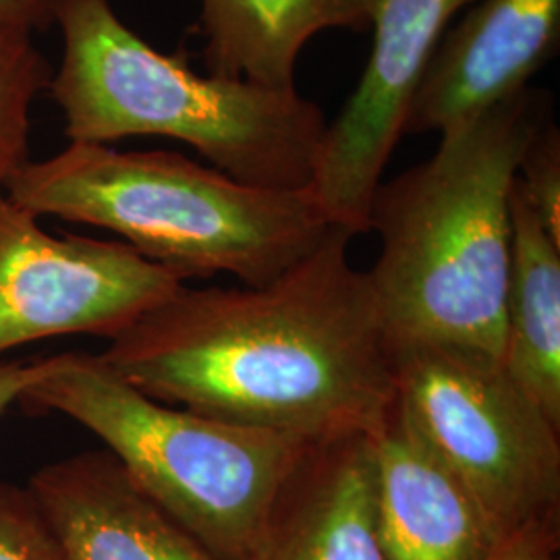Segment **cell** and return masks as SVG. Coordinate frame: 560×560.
<instances>
[{
  "mask_svg": "<svg viewBox=\"0 0 560 560\" xmlns=\"http://www.w3.org/2000/svg\"><path fill=\"white\" fill-rule=\"evenodd\" d=\"M4 194L38 219L113 231L183 280L231 275L245 287L277 279L337 226L312 187L266 189L177 152L106 143L69 141L46 161H27Z\"/></svg>",
  "mask_w": 560,
  "mask_h": 560,
  "instance_id": "cell-4",
  "label": "cell"
},
{
  "mask_svg": "<svg viewBox=\"0 0 560 560\" xmlns=\"http://www.w3.org/2000/svg\"><path fill=\"white\" fill-rule=\"evenodd\" d=\"M502 365L560 428V245L523 198L511 191V270Z\"/></svg>",
  "mask_w": 560,
  "mask_h": 560,
  "instance_id": "cell-14",
  "label": "cell"
},
{
  "mask_svg": "<svg viewBox=\"0 0 560 560\" xmlns=\"http://www.w3.org/2000/svg\"><path fill=\"white\" fill-rule=\"evenodd\" d=\"M476 0H372V55L328 122L312 191L328 221L368 233L370 203L402 138L411 96L442 36Z\"/></svg>",
  "mask_w": 560,
  "mask_h": 560,
  "instance_id": "cell-8",
  "label": "cell"
},
{
  "mask_svg": "<svg viewBox=\"0 0 560 560\" xmlns=\"http://www.w3.org/2000/svg\"><path fill=\"white\" fill-rule=\"evenodd\" d=\"M0 560H65L30 486L0 480Z\"/></svg>",
  "mask_w": 560,
  "mask_h": 560,
  "instance_id": "cell-16",
  "label": "cell"
},
{
  "mask_svg": "<svg viewBox=\"0 0 560 560\" xmlns=\"http://www.w3.org/2000/svg\"><path fill=\"white\" fill-rule=\"evenodd\" d=\"M559 46L560 0H476L436 46L411 96L402 136H441L515 96Z\"/></svg>",
  "mask_w": 560,
  "mask_h": 560,
  "instance_id": "cell-9",
  "label": "cell"
},
{
  "mask_svg": "<svg viewBox=\"0 0 560 560\" xmlns=\"http://www.w3.org/2000/svg\"><path fill=\"white\" fill-rule=\"evenodd\" d=\"M208 75L293 88L305 44L326 30H370L372 0H200Z\"/></svg>",
  "mask_w": 560,
  "mask_h": 560,
  "instance_id": "cell-13",
  "label": "cell"
},
{
  "mask_svg": "<svg viewBox=\"0 0 560 560\" xmlns=\"http://www.w3.org/2000/svg\"><path fill=\"white\" fill-rule=\"evenodd\" d=\"M20 402L88 428L148 499L221 560L252 559L310 446L152 399L90 353L46 358Z\"/></svg>",
  "mask_w": 560,
  "mask_h": 560,
  "instance_id": "cell-5",
  "label": "cell"
},
{
  "mask_svg": "<svg viewBox=\"0 0 560 560\" xmlns=\"http://www.w3.org/2000/svg\"><path fill=\"white\" fill-rule=\"evenodd\" d=\"M57 25L62 59L48 92L69 141L171 138L241 183L312 187L328 120L295 85L198 75L183 52L141 40L108 0H65Z\"/></svg>",
  "mask_w": 560,
  "mask_h": 560,
  "instance_id": "cell-3",
  "label": "cell"
},
{
  "mask_svg": "<svg viewBox=\"0 0 560 560\" xmlns=\"http://www.w3.org/2000/svg\"><path fill=\"white\" fill-rule=\"evenodd\" d=\"M183 284L122 241L48 233L0 191V355L55 337L115 339Z\"/></svg>",
  "mask_w": 560,
  "mask_h": 560,
  "instance_id": "cell-7",
  "label": "cell"
},
{
  "mask_svg": "<svg viewBox=\"0 0 560 560\" xmlns=\"http://www.w3.org/2000/svg\"><path fill=\"white\" fill-rule=\"evenodd\" d=\"M42 370L44 360L0 361V416L13 402H20L27 386L40 378Z\"/></svg>",
  "mask_w": 560,
  "mask_h": 560,
  "instance_id": "cell-20",
  "label": "cell"
},
{
  "mask_svg": "<svg viewBox=\"0 0 560 560\" xmlns=\"http://www.w3.org/2000/svg\"><path fill=\"white\" fill-rule=\"evenodd\" d=\"M27 486L65 560H221L148 499L106 448L52 460Z\"/></svg>",
  "mask_w": 560,
  "mask_h": 560,
  "instance_id": "cell-10",
  "label": "cell"
},
{
  "mask_svg": "<svg viewBox=\"0 0 560 560\" xmlns=\"http://www.w3.org/2000/svg\"><path fill=\"white\" fill-rule=\"evenodd\" d=\"M65 0H0V27H18L27 32L46 30L57 23Z\"/></svg>",
  "mask_w": 560,
  "mask_h": 560,
  "instance_id": "cell-19",
  "label": "cell"
},
{
  "mask_svg": "<svg viewBox=\"0 0 560 560\" xmlns=\"http://www.w3.org/2000/svg\"><path fill=\"white\" fill-rule=\"evenodd\" d=\"M559 520L532 521L497 541L483 560H555Z\"/></svg>",
  "mask_w": 560,
  "mask_h": 560,
  "instance_id": "cell-18",
  "label": "cell"
},
{
  "mask_svg": "<svg viewBox=\"0 0 560 560\" xmlns=\"http://www.w3.org/2000/svg\"><path fill=\"white\" fill-rule=\"evenodd\" d=\"M552 96L525 88L441 133L439 150L370 203L381 256L368 279L395 349L459 347L502 361L511 191Z\"/></svg>",
  "mask_w": 560,
  "mask_h": 560,
  "instance_id": "cell-2",
  "label": "cell"
},
{
  "mask_svg": "<svg viewBox=\"0 0 560 560\" xmlns=\"http://www.w3.org/2000/svg\"><path fill=\"white\" fill-rule=\"evenodd\" d=\"M249 560H390L378 527L368 436L307 446Z\"/></svg>",
  "mask_w": 560,
  "mask_h": 560,
  "instance_id": "cell-11",
  "label": "cell"
},
{
  "mask_svg": "<svg viewBox=\"0 0 560 560\" xmlns=\"http://www.w3.org/2000/svg\"><path fill=\"white\" fill-rule=\"evenodd\" d=\"M332 226L261 287L183 284L98 353L143 395L307 444L370 436L397 402V349Z\"/></svg>",
  "mask_w": 560,
  "mask_h": 560,
  "instance_id": "cell-1",
  "label": "cell"
},
{
  "mask_svg": "<svg viewBox=\"0 0 560 560\" xmlns=\"http://www.w3.org/2000/svg\"><path fill=\"white\" fill-rule=\"evenodd\" d=\"M52 71L27 30L0 27V191L27 159L30 115Z\"/></svg>",
  "mask_w": 560,
  "mask_h": 560,
  "instance_id": "cell-15",
  "label": "cell"
},
{
  "mask_svg": "<svg viewBox=\"0 0 560 560\" xmlns=\"http://www.w3.org/2000/svg\"><path fill=\"white\" fill-rule=\"evenodd\" d=\"M517 185L548 235L560 245V131L548 119L527 143Z\"/></svg>",
  "mask_w": 560,
  "mask_h": 560,
  "instance_id": "cell-17",
  "label": "cell"
},
{
  "mask_svg": "<svg viewBox=\"0 0 560 560\" xmlns=\"http://www.w3.org/2000/svg\"><path fill=\"white\" fill-rule=\"evenodd\" d=\"M397 405L499 541L559 520L560 428L501 360L459 347L397 351Z\"/></svg>",
  "mask_w": 560,
  "mask_h": 560,
  "instance_id": "cell-6",
  "label": "cell"
},
{
  "mask_svg": "<svg viewBox=\"0 0 560 560\" xmlns=\"http://www.w3.org/2000/svg\"><path fill=\"white\" fill-rule=\"evenodd\" d=\"M374 499L390 560H483L497 540L478 506L395 402L370 436Z\"/></svg>",
  "mask_w": 560,
  "mask_h": 560,
  "instance_id": "cell-12",
  "label": "cell"
}]
</instances>
